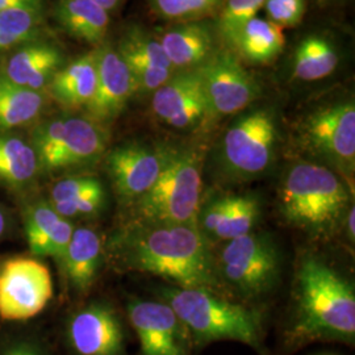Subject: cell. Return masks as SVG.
<instances>
[{
    "label": "cell",
    "instance_id": "obj_1",
    "mask_svg": "<svg viewBox=\"0 0 355 355\" xmlns=\"http://www.w3.org/2000/svg\"><path fill=\"white\" fill-rule=\"evenodd\" d=\"M120 265L180 288L221 292L215 254L198 227L133 221L114 241Z\"/></svg>",
    "mask_w": 355,
    "mask_h": 355
},
{
    "label": "cell",
    "instance_id": "obj_2",
    "mask_svg": "<svg viewBox=\"0 0 355 355\" xmlns=\"http://www.w3.org/2000/svg\"><path fill=\"white\" fill-rule=\"evenodd\" d=\"M291 318L284 340L291 347L311 343L354 345L355 292L340 270L318 255L299 259Z\"/></svg>",
    "mask_w": 355,
    "mask_h": 355
},
{
    "label": "cell",
    "instance_id": "obj_3",
    "mask_svg": "<svg viewBox=\"0 0 355 355\" xmlns=\"http://www.w3.org/2000/svg\"><path fill=\"white\" fill-rule=\"evenodd\" d=\"M353 204L350 184L313 161L293 162L280 179L278 208L283 221L315 240H329L341 232Z\"/></svg>",
    "mask_w": 355,
    "mask_h": 355
},
{
    "label": "cell",
    "instance_id": "obj_4",
    "mask_svg": "<svg viewBox=\"0 0 355 355\" xmlns=\"http://www.w3.org/2000/svg\"><path fill=\"white\" fill-rule=\"evenodd\" d=\"M161 300L170 305L190 331L195 349L217 341H236L267 355L265 316L261 309L232 302L205 288L165 287Z\"/></svg>",
    "mask_w": 355,
    "mask_h": 355
},
{
    "label": "cell",
    "instance_id": "obj_5",
    "mask_svg": "<svg viewBox=\"0 0 355 355\" xmlns=\"http://www.w3.org/2000/svg\"><path fill=\"white\" fill-rule=\"evenodd\" d=\"M204 154L200 148L173 149L162 174L135 207V221L196 227L203 202Z\"/></svg>",
    "mask_w": 355,
    "mask_h": 355
},
{
    "label": "cell",
    "instance_id": "obj_6",
    "mask_svg": "<svg viewBox=\"0 0 355 355\" xmlns=\"http://www.w3.org/2000/svg\"><path fill=\"white\" fill-rule=\"evenodd\" d=\"M279 142L277 114L258 107L240 114L225 130L218 145L220 174L241 183L265 175L275 162Z\"/></svg>",
    "mask_w": 355,
    "mask_h": 355
},
{
    "label": "cell",
    "instance_id": "obj_7",
    "mask_svg": "<svg viewBox=\"0 0 355 355\" xmlns=\"http://www.w3.org/2000/svg\"><path fill=\"white\" fill-rule=\"evenodd\" d=\"M221 286H228L246 300L272 291L282 275V254L271 234L253 230L224 242L215 255Z\"/></svg>",
    "mask_w": 355,
    "mask_h": 355
},
{
    "label": "cell",
    "instance_id": "obj_8",
    "mask_svg": "<svg viewBox=\"0 0 355 355\" xmlns=\"http://www.w3.org/2000/svg\"><path fill=\"white\" fill-rule=\"evenodd\" d=\"M299 144L311 159L350 184L355 173V104L350 99L315 108L299 125Z\"/></svg>",
    "mask_w": 355,
    "mask_h": 355
},
{
    "label": "cell",
    "instance_id": "obj_9",
    "mask_svg": "<svg viewBox=\"0 0 355 355\" xmlns=\"http://www.w3.org/2000/svg\"><path fill=\"white\" fill-rule=\"evenodd\" d=\"M105 145L101 124L85 117H60L37 128L33 148L41 167L60 170L98 159Z\"/></svg>",
    "mask_w": 355,
    "mask_h": 355
},
{
    "label": "cell",
    "instance_id": "obj_10",
    "mask_svg": "<svg viewBox=\"0 0 355 355\" xmlns=\"http://www.w3.org/2000/svg\"><path fill=\"white\" fill-rule=\"evenodd\" d=\"M198 71L211 119L241 114L261 95L257 80L230 51H214Z\"/></svg>",
    "mask_w": 355,
    "mask_h": 355
},
{
    "label": "cell",
    "instance_id": "obj_11",
    "mask_svg": "<svg viewBox=\"0 0 355 355\" xmlns=\"http://www.w3.org/2000/svg\"><path fill=\"white\" fill-rule=\"evenodd\" d=\"M53 297L49 268L32 258H12L0 270V318L26 321Z\"/></svg>",
    "mask_w": 355,
    "mask_h": 355
},
{
    "label": "cell",
    "instance_id": "obj_12",
    "mask_svg": "<svg viewBox=\"0 0 355 355\" xmlns=\"http://www.w3.org/2000/svg\"><path fill=\"white\" fill-rule=\"evenodd\" d=\"M128 320L140 343V355H191L190 331L165 302L133 299Z\"/></svg>",
    "mask_w": 355,
    "mask_h": 355
},
{
    "label": "cell",
    "instance_id": "obj_13",
    "mask_svg": "<svg viewBox=\"0 0 355 355\" xmlns=\"http://www.w3.org/2000/svg\"><path fill=\"white\" fill-rule=\"evenodd\" d=\"M66 343L74 355H127L123 320L111 305L99 302L86 305L70 318Z\"/></svg>",
    "mask_w": 355,
    "mask_h": 355
},
{
    "label": "cell",
    "instance_id": "obj_14",
    "mask_svg": "<svg viewBox=\"0 0 355 355\" xmlns=\"http://www.w3.org/2000/svg\"><path fill=\"white\" fill-rule=\"evenodd\" d=\"M173 148L127 144L107 155V170L116 193L135 203L152 189L167 165Z\"/></svg>",
    "mask_w": 355,
    "mask_h": 355
},
{
    "label": "cell",
    "instance_id": "obj_15",
    "mask_svg": "<svg viewBox=\"0 0 355 355\" xmlns=\"http://www.w3.org/2000/svg\"><path fill=\"white\" fill-rule=\"evenodd\" d=\"M152 110L167 127L192 130L211 119L198 69L177 71L153 92Z\"/></svg>",
    "mask_w": 355,
    "mask_h": 355
},
{
    "label": "cell",
    "instance_id": "obj_16",
    "mask_svg": "<svg viewBox=\"0 0 355 355\" xmlns=\"http://www.w3.org/2000/svg\"><path fill=\"white\" fill-rule=\"evenodd\" d=\"M262 202L255 193H227L202 202L196 227L209 243L234 240L257 228Z\"/></svg>",
    "mask_w": 355,
    "mask_h": 355
},
{
    "label": "cell",
    "instance_id": "obj_17",
    "mask_svg": "<svg viewBox=\"0 0 355 355\" xmlns=\"http://www.w3.org/2000/svg\"><path fill=\"white\" fill-rule=\"evenodd\" d=\"M96 89L86 110L89 119L102 125L120 116L136 94V86L124 60L112 45L103 44L96 49Z\"/></svg>",
    "mask_w": 355,
    "mask_h": 355
},
{
    "label": "cell",
    "instance_id": "obj_18",
    "mask_svg": "<svg viewBox=\"0 0 355 355\" xmlns=\"http://www.w3.org/2000/svg\"><path fill=\"white\" fill-rule=\"evenodd\" d=\"M116 49L130 71L136 92L153 94L177 73L158 38L141 29L128 31Z\"/></svg>",
    "mask_w": 355,
    "mask_h": 355
},
{
    "label": "cell",
    "instance_id": "obj_19",
    "mask_svg": "<svg viewBox=\"0 0 355 355\" xmlns=\"http://www.w3.org/2000/svg\"><path fill=\"white\" fill-rule=\"evenodd\" d=\"M26 240L29 250L40 257H53L60 263L71 240L73 224L58 215L49 203H38L26 216Z\"/></svg>",
    "mask_w": 355,
    "mask_h": 355
},
{
    "label": "cell",
    "instance_id": "obj_20",
    "mask_svg": "<svg viewBox=\"0 0 355 355\" xmlns=\"http://www.w3.org/2000/svg\"><path fill=\"white\" fill-rule=\"evenodd\" d=\"M62 57L48 44H29L15 51L4 64L3 78L17 86L40 91L60 70Z\"/></svg>",
    "mask_w": 355,
    "mask_h": 355
},
{
    "label": "cell",
    "instance_id": "obj_21",
    "mask_svg": "<svg viewBox=\"0 0 355 355\" xmlns=\"http://www.w3.org/2000/svg\"><path fill=\"white\" fill-rule=\"evenodd\" d=\"M157 38L175 71L198 69L215 51L209 28L200 23L171 26Z\"/></svg>",
    "mask_w": 355,
    "mask_h": 355
},
{
    "label": "cell",
    "instance_id": "obj_22",
    "mask_svg": "<svg viewBox=\"0 0 355 355\" xmlns=\"http://www.w3.org/2000/svg\"><path fill=\"white\" fill-rule=\"evenodd\" d=\"M101 236L91 228H76L64 253L62 266L71 287L86 292L92 286L102 263Z\"/></svg>",
    "mask_w": 355,
    "mask_h": 355
},
{
    "label": "cell",
    "instance_id": "obj_23",
    "mask_svg": "<svg viewBox=\"0 0 355 355\" xmlns=\"http://www.w3.org/2000/svg\"><path fill=\"white\" fill-rule=\"evenodd\" d=\"M98 79L96 51L85 54L60 69L51 80L53 96L66 107H87Z\"/></svg>",
    "mask_w": 355,
    "mask_h": 355
},
{
    "label": "cell",
    "instance_id": "obj_24",
    "mask_svg": "<svg viewBox=\"0 0 355 355\" xmlns=\"http://www.w3.org/2000/svg\"><path fill=\"white\" fill-rule=\"evenodd\" d=\"M284 41L280 26L255 16L237 31L229 45L243 60L253 64H270L279 57Z\"/></svg>",
    "mask_w": 355,
    "mask_h": 355
},
{
    "label": "cell",
    "instance_id": "obj_25",
    "mask_svg": "<svg viewBox=\"0 0 355 355\" xmlns=\"http://www.w3.org/2000/svg\"><path fill=\"white\" fill-rule=\"evenodd\" d=\"M55 17L64 32L92 45L102 44L110 26V12L94 0H60Z\"/></svg>",
    "mask_w": 355,
    "mask_h": 355
},
{
    "label": "cell",
    "instance_id": "obj_26",
    "mask_svg": "<svg viewBox=\"0 0 355 355\" xmlns=\"http://www.w3.org/2000/svg\"><path fill=\"white\" fill-rule=\"evenodd\" d=\"M340 64V55L328 38L313 35L305 37L296 48L292 74L303 82H316L331 76Z\"/></svg>",
    "mask_w": 355,
    "mask_h": 355
},
{
    "label": "cell",
    "instance_id": "obj_27",
    "mask_svg": "<svg viewBox=\"0 0 355 355\" xmlns=\"http://www.w3.org/2000/svg\"><path fill=\"white\" fill-rule=\"evenodd\" d=\"M44 107L40 91L17 86L0 78V130L23 127L33 121Z\"/></svg>",
    "mask_w": 355,
    "mask_h": 355
},
{
    "label": "cell",
    "instance_id": "obj_28",
    "mask_svg": "<svg viewBox=\"0 0 355 355\" xmlns=\"http://www.w3.org/2000/svg\"><path fill=\"white\" fill-rule=\"evenodd\" d=\"M37 154L33 146L15 136L0 135V180L8 186H23L37 174Z\"/></svg>",
    "mask_w": 355,
    "mask_h": 355
},
{
    "label": "cell",
    "instance_id": "obj_29",
    "mask_svg": "<svg viewBox=\"0 0 355 355\" xmlns=\"http://www.w3.org/2000/svg\"><path fill=\"white\" fill-rule=\"evenodd\" d=\"M40 24L37 8L0 11V51H8L35 38Z\"/></svg>",
    "mask_w": 355,
    "mask_h": 355
},
{
    "label": "cell",
    "instance_id": "obj_30",
    "mask_svg": "<svg viewBox=\"0 0 355 355\" xmlns=\"http://www.w3.org/2000/svg\"><path fill=\"white\" fill-rule=\"evenodd\" d=\"M153 11L167 20L192 21L215 12L223 0H149Z\"/></svg>",
    "mask_w": 355,
    "mask_h": 355
},
{
    "label": "cell",
    "instance_id": "obj_31",
    "mask_svg": "<svg viewBox=\"0 0 355 355\" xmlns=\"http://www.w3.org/2000/svg\"><path fill=\"white\" fill-rule=\"evenodd\" d=\"M266 0H227L218 19V32L227 42L250 19L257 16Z\"/></svg>",
    "mask_w": 355,
    "mask_h": 355
},
{
    "label": "cell",
    "instance_id": "obj_32",
    "mask_svg": "<svg viewBox=\"0 0 355 355\" xmlns=\"http://www.w3.org/2000/svg\"><path fill=\"white\" fill-rule=\"evenodd\" d=\"M105 203V191L104 187L91 191L76 199L51 204L54 211L64 218H76V217H89L96 215Z\"/></svg>",
    "mask_w": 355,
    "mask_h": 355
},
{
    "label": "cell",
    "instance_id": "obj_33",
    "mask_svg": "<svg viewBox=\"0 0 355 355\" xmlns=\"http://www.w3.org/2000/svg\"><path fill=\"white\" fill-rule=\"evenodd\" d=\"M263 10L267 15V20L275 26L292 28L299 26L306 11L305 0H266Z\"/></svg>",
    "mask_w": 355,
    "mask_h": 355
},
{
    "label": "cell",
    "instance_id": "obj_34",
    "mask_svg": "<svg viewBox=\"0 0 355 355\" xmlns=\"http://www.w3.org/2000/svg\"><path fill=\"white\" fill-rule=\"evenodd\" d=\"M101 187H103L102 182L98 178L89 175L64 178L58 183H55L51 189V204L67 202L85 193H89L91 191L98 190Z\"/></svg>",
    "mask_w": 355,
    "mask_h": 355
},
{
    "label": "cell",
    "instance_id": "obj_35",
    "mask_svg": "<svg viewBox=\"0 0 355 355\" xmlns=\"http://www.w3.org/2000/svg\"><path fill=\"white\" fill-rule=\"evenodd\" d=\"M0 355H46L44 350L29 341H20L8 346Z\"/></svg>",
    "mask_w": 355,
    "mask_h": 355
},
{
    "label": "cell",
    "instance_id": "obj_36",
    "mask_svg": "<svg viewBox=\"0 0 355 355\" xmlns=\"http://www.w3.org/2000/svg\"><path fill=\"white\" fill-rule=\"evenodd\" d=\"M40 0H0V11L12 8H37L40 10Z\"/></svg>",
    "mask_w": 355,
    "mask_h": 355
},
{
    "label": "cell",
    "instance_id": "obj_37",
    "mask_svg": "<svg viewBox=\"0 0 355 355\" xmlns=\"http://www.w3.org/2000/svg\"><path fill=\"white\" fill-rule=\"evenodd\" d=\"M354 204L349 208V211H347V214H346V217H345V221H343V230L341 232H345V234H346V239H347V241L352 242V245L354 243Z\"/></svg>",
    "mask_w": 355,
    "mask_h": 355
},
{
    "label": "cell",
    "instance_id": "obj_38",
    "mask_svg": "<svg viewBox=\"0 0 355 355\" xmlns=\"http://www.w3.org/2000/svg\"><path fill=\"white\" fill-rule=\"evenodd\" d=\"M96 4H99L102 8H104L107 12L114 10L121 0H94Z\"/></svg>",
    "mask_w": 355,
    "mask_h": 355
},
{
    "label": "cell",
    "instance_id": "obj_39",
    "mask_svg": "<svg viewBox=\"0 0 355 355\" xmlns=\"http://www.w3.org/2000/svg\"><path fill=\"white\" fill-rule=\"evenodd\" d=\"M6 225H7L6 217H4V214L0 211V237L3 236V233H4V230H6Z\"/></svg>",
    "mask_w": 355,
    "mask_h": 355
}]
</instances>
